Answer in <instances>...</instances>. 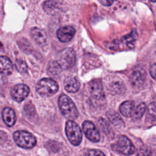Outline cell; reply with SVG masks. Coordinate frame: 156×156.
<instances>
[{"mask_svg": "<svg viewBox=\"0 0 156 156\" xmlns=\"http://www.w3.org/2000/svg\"><path fill=\"white\" fill-rule=\"evenodd\" d=\"M58 104L60 110L65 117L71 120L75 119L77 117V109L73 101L67 95H60L58 98Z\"/></svg>", "mask_w": 156, "mask_h": 156, "instance_id": "6da1fadb", "label": "cell"}, {"mask_svg": "<svg viewBox=\"0 0 156 156\" xmlns=\"http://www.w3.org/2000/svg\"><path fill=\"white\" fill-rule=\"evenodd\" d=\"M13 138L15 143L24 149L32 148L36 144L35 137L30 132L24 130H18L13 133Z\"/></svg>", "mask_w": 156, "mask_h": 156, "instance_id": "7a4b0ae2", "label": "cell"}, {"mask_svg": "<svg viewBox=\"0 0 156 156\" xmlns=\"http://www.w3.org/2000/svg\"><path fill=\"white\" fill-rule=\"evenodd\" d=\"M113 151L124 155H131L135 152V147L130 140L124 135L119 136L112 143Z\"/></svg>", "mask_w": 156, "mask_h": 156, "instance_id": "3957f363", "label": "cell"}, {"mask_svg": "<svg viewBox=\"0 0 156 156\" xmlns=\"http://www.w3.org/2000/svg\"><path fill=\"white\" fill-rule=\"evenodd\" d=\"M76 57L74 50L71 48H66L57 54L56 61L63 69H67L74 65Z\"/></svg>", "mask_w": 156, "mask_h": 156, "instance_id": "277c9868", "label": "cell"}, {"mask_svg": "<svg viewBox=\"0 0 156 156\" xmlns=\"http://www.w3.org/2000/svg\"><path fill=\"white\" fill-rule=\"evenodd\" d=\"M57 82L50 78H43L41 79L36 85L37 91L41 96H51L58 91Z\"/></svg>", "mask_w": 156, "mask_h": 156, "instance_id": "5b68a950", "label": "cell"}, {"mask_svg": "<svg viewBox=\"0 0 156 156\" xmlns=\"http://www.w3.org/2000/svg\"><path fill=\"white\" fill-rule=\"evenodd\" d=\"M65 132L69 141L74 146H78L82 141V133L80 127L72 120L66 123Z\"/></svg>", "mask_w": 156, "mask_h": 156, "instance_id": "8992f818", "label": "cell"}, {"mask_svg": "<svg viewBox=\"0 0 156 156\" xmlns=\"http://www.w3.org/2000/svg\"><path fill=\"white\" fill-rule=\"evenodd\" d=\"M146 73L141 66H136L133 69L129 79L133 87H139L141 86L146 79Z\"/></svg>", "mask_w": 156, "mask_h": 156, "instance_id": "52a82bcc", "label": "cell"}, {"mask_svg": "<svg viewBox=\"0 0 156 156\" xmlns=\"http://www.w3.org/2000/svg\"><path fill=\"white\" fill-rule=\"evenodd\" d=\"M83 131L86 136L93 142H98L100 140V133L94 124L89 121H85L82 124Z\"/></svg>", "mask_w": 156, "mask_h": 156, "instance_id": "ba28073f", "label": "cell"}, {"mask_svg": "<svg viewBox=\"0 0 156 156\" xmlns=\"http://www.w3.org/2000/svg\"><path fill=\"white\" fill-rule=\"evenodd\" d=\"M29 88L25 84H18L11 90L12 98L16 102L23 101L29 94Z\"/></svg>", "mask_w": 156, "mask_h": 156, "instance_id": "9c48e42d", "label": "cell"}, {"mask_svg": "<svg viewBox=\"0 0 156 156\" xmlns=\"http://www.w3.org/2000/svg\"><path fill=\"white\" fill-rule=\"evenodd\" d=\"M89 90L93 98L96 99H102L104 98V93L102 82L95 79L89 83Z\"/></svg>", "mask_w": 156, "mask_h": 156, "instance_id": "30bf717a", "label": "cell"}, {"mask_svg": "<svg viewBox=\"0 0 156 156\" xmlns=\"http://www.w3.org/2000/svg\"><path fill=\"white\" fill-rule=\"evenodd\" d=\"M75 32V29L72 26H63L58 30L57 35L61 42L65 43L69 41L73 38Z\"/></svg>", "mask_w": 156, "mask_h": 156, "instance_id": "8fae6325", "label": "cell"}, {"mask_svg": "<svg viewBox=\"0 0 156 156\" xmlns=\"http://www.w3.org/2000/svg\"><path fill=\"white\" fill-rule=\"evenodd\" d=\"M30 35L34 40L40 46H44L47 43V35L41 29L34 27L30 30Z\"/></svg>", "mask_w": 156, "mask_h": 156, "instance_id": "7c38bea8", "label": "cell"}, {"mask_svg": "<svg viewBox=\"0 0 156 156\" xmlns=\"http://www.w3.org/2000/svg\"><path fill=\"white\" fill-rule=\"evenodd\" d=\"M65 89L69 93H76L80 88V82L78 79L73 76H69L65 79L63 82Z\"/></svg>", "mask_w": 156, "mask_h": 156, "instance_id": "4fadbf2b", "label": "cell"}, {"mask_svg": "<svg viewBox=\"0 0 156 156\" xmlns=\"http://www.w3.org/2000/svg\"><path fill=\"white\" fill-rule=\"evenodd\" d=\"M43 7L47 13L55 15L60 9V2L58 0H46L43 4Z\"/></svg>", "mask_w": 156, "mask_h": 156, "instance_id": "5bb4252c", "label": "cell"}, {"mask_svg": "<svg viewBox=\"0 0 156 156\" xmlns=\"http://www.w3.org/2000/svg\"><path fill=\"white\" fill-rule=\"evenodd\" d=\"M2 117L4 122L9 127L12 126L16 121L15 112L9 107H5L2 112Z\"/></svg>", "mask_w": 156, "mask_h": 156, "instance_id": "9a60e30c", "label": "cell"}, {"mask_svg": "<svg viewBox=\"0 0 156 156\" xmlns=\"http://www.w3.org/2000/svg\"><path fill=\"white\" fill-rule=\"evenodd\" d=\"M113 79L108 84L109 91L113 94H119L125 91V87L122 81L120 79Z\"/></svg>", "mask_w": 156, "mask_h": 156, "instance_id": "2e32d148", "label": "cell"}, {"mask_svg": "<svg viewBox=\"0 0 156 156\" xmlns=\"http://www.w3.org/2000/svg\"><path fill=\"white\" fill-rule=\"evenodd\" d=\"M134 102L131 101H127L122 102L119 107V111L126 117H132L135 109Z\"/></svg>", "mask_w": 156, "mask_h": 156, "instance_id": "e0dca14e", "label": "cell"}, {"mask_svg": "<svg viewBox=\"0 0 156 156\" xmlns=\"http://www.w3.org/2000/svg\"><path fill=\"white\" fill-rule=\"evenodd\" d=\"M1 73L4 75L10 74L13 71L11 60L5 56H1Z\"/></svg>", "mask_w": 156, "mask_h": 156, "instance_id": "ac0fdd59", "label": "cell"}, {"mask_svg": "<svg viewBox=\"0 0 156 156\" xmlns=\"http://www.w3.org/2000/svg\"><path fill=\"white\" fill-rule=\"evenodd\" d=\"M107 116L109 121L115 126H124V122L119 115L113 110H110L107 113Z\"/></svg>", "mask_w": 156, "mask_h": 156, "instance_id": "d6986e66", "label": "cell"}, {"mask_svg": "<svg viewBox=\"0 0 156 156\" xmlns=\"http://www.w3.org/2000/svg\"><path fill=\"white\" fill-rule=\"evenodd\" d=\"M63 69L57 61H51L48 66V73L51 76L58 75Z\"/></svg>", "mask_w": 156, "mask_h": 156, "instance_id": "ffe728a7", "label": "cell"}, {"mask_svg": "<svg viewBox=\"0 0 156 156\" xmlns=\"http://www.w3.org/2000/svg\"><path fill=\"white\" fill-rule=\"evenodd\" d=\"M146 110V105L144 103L141 102L138 104L134 109L133 113L132 114V118L134 120H137L140 119L144 115Z\"/></svg>", "mask_w": 156, "mask_h": 156, "instance_id": "44dd1931", "label": "cell"}, {"mask_svg": "<svg viewBox=\"0 0 156 156\" xmlns=\"http://www.w3.org/2000/svg\"><path fill=\"white\" fill-rule=\"evenodd\" d=\"M136 38H137V33L134 30L130 34L123 37L122 39L121 40V41L125 42L128 46L131 47L132 46H133V44L132 43L134 41H135L136 40Z\"/></svg>", "mask_w": 156, "mask_h": 156, "instance_id": "7402d4cb", "label": "cell"}, {"mask_svg": "<svg viewBox=\"0 0 156 156\" xmlns=\"http://www.w3.org/2000/svg\"><path fill=\"white\" fill-rule=\"evenodd\" d=\"M99 126L101 128V129L106 134L109 135L110 133H112V129L108 123V122L103 118H100L98 121ZM113 132V131H112Z\"/></svg>", "mask_w": 156, "mask_h": 156, "instance_id": "603a6c76", "label": "cell"}, {"mask_svg": "<svg viewBox=\"0 0 156 156\" xmlns=\"http://www.w3.org/2000/svg\"><path fill=\"white\" fill-rule=\"evenodd\" d=\"M147 116L152 121L156 119V102H152L149 105Z\"/></svg>", "mask_w": 156, "mask_h": 156, "instance_id": "cb8c5ba5", "label": "cell"}, {"mask_svg": "<svg viewBox=\"0 0 156 156\" xmlns=\"http://www.w3.org/2000/svg\"><path fill=\"white\" fill-rule=\"evenodd\" d=\"M15 66L17 70L21 73H25L27 72V66L26 62L22 60H16L15 62Z\"/></svg>", "mask_w": 156, "mask_h": 156, "instance_id": "d4e9b609", "label": "cell"}, {"mask_svg": "<svg viewBox=\"0 0 156 156\" xmlns=\"http://www.w3.org/2000/svg\"><path fill=\"white\" fill-rule=\"evenodd\" d=\"M46 147L48 148V149H49L52 152H57L60 149V146L58 142L50 141L47 143Z\"/></svg>", "mask_w": 156, "mask_h": 156, "instance_id": "484cf974", "label": "cell"}, {"mask_svg": "<svg viewBox=\"0 0 156 156\" xmlns=\"http://www.w3.org/2000/svg\"><path fill=\"white\" fill-rule=\"evenodd\" d=\"M24 110L26 113V115H27L29 116H33L35 113V109L34 106L31 104H27L25 105Z\"/></svg>", "mask_w": 156, "mask_h": 156, "instance_id": "4316f807", "label": "cell"}, {"mask_svg": "<svg viewBox=\"0 0 156 156\" xmlns=\"http://www.w3.org/2000/svg\"><path fill=\"white\" fill-rule=\"evenodd\" d=\"M87 155V156H105L102 152L96 149L90 150L89 151H88Z\"/></svg>", "mask_w": 156, "mask_h": 156, "instance_id": "83f0119b", "label": "cell"}, {"mask_svg": "<svg viewBox=\"0 0 156 156\" xmlns=\"http://www.w3.org/2000/svg\"><path fill=\"white\" fill-rule=\"evenodd\" d=\"M149 73L151 76V77L155 79H156V63L152 65L150 69H149Z\"/></svg>", "mask_w": 156, "mask_h": 156, "instance_id": "f1b7e54d", "label": "cell"}, {"mask_svg": "<svg viewBox=\"0 0 156 156\" xmlns=\"http://www.w3.org/2000/svg\"><path fill=\"white\" fill-rule=\"evenodd\" d=\"M99 2L105 6H109L112 5L114 1V0H98Z\"/></svg>", "mask_w": 156, "mask_h": 156, "instance_id": "f546056e", "label": "cell"}, {"mask_svg": "<svg viewBox=\"0 0 156 156\" xmlns=\"http://www.w3.org/2000/svg\"><path fill=\"white\" fill-rule=\"evenodd\" d=\"M143 156H155L154 153H153L152 151H150L149 150L144 151L143 154Z\"/></svg>", "mask_w": 156, "mask_h": 156, "instance_id": "4dcf8cb0", "label": "cell"}, {"mask_svg": "<svg viewBox=\"0 0 156 156\" xmlns=\"http://www.w3.org/2000/svg\"><path fill=\"white\" fill-rule=\"evenodd\" d=\"M149 1H152V2H156V0H149Z\"/></svg>", "mask_w": 156, "mask_h": 156, "instance_id": "1f68e13d", "label": "cell"}]
</instances>
